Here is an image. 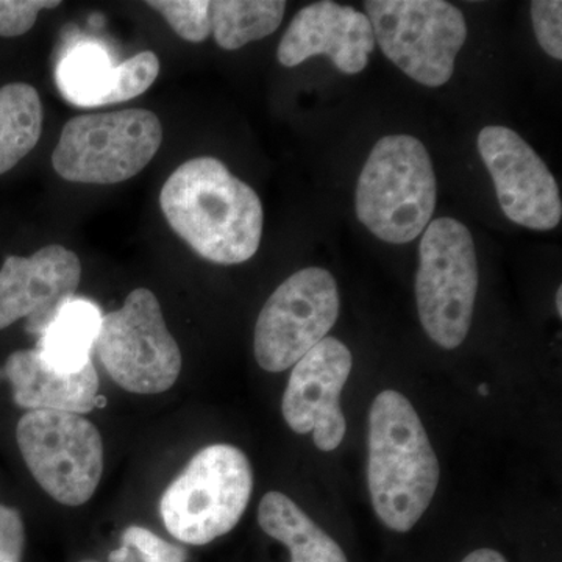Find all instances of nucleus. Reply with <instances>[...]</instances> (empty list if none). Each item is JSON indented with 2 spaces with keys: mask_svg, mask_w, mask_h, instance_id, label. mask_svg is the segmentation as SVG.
Here are the masks:
<instances>
[{
  "mask_svg": "<svg viewBox=\"0 0 562 562\" xmlns=\"http://www.w3.org/2000/svg\"><path fill=\"white\" fill-rule=\"evenodd\" d=\"M160 206L169 227L203 260L241 265L260 249V198L217 158L179 166L162 184Z\"/></svg>",
  "mask_w": 562,
  "mask_h": 562,
  "instance_id": "nucleus-1",
  "label": "nucleus"
},
{
  "mask_svg": "<svg viewBox=\"0 0 562 562\" xmlns=\"http://www.w3.org/2000/svg\"><path fill=\"white\" fill-rule=\"evenodd\" d=\"M441 465L413 403L386 390L369 412L368 486L384 527L408 532L430 508Z\"/></svg>",
  "mask_w": 562,
  "mask_h": 562,
  "instance_id": "nucleus-2",
  "label": "nucleus"
},
{
  "mask_svg": "<svg viewBox=\"0 0 562 562\" xmlns=\"http://www.w3.org/2000/svg\"><path fill=\"white\" fill-rule=\"evenodd\" d=\"M436 194L427 147L412 135H387L373 146L362 168L355 209L376 238L408 244L430 224Z\"/></svg>",
  "mask_w": 562,
  "mask_h": 562,
  "instance_id": "nucleus-3",
  "label": "nucleus"
},
{
  "mask_svg": "<svg viewBox=\"0 0 562 562\" xmlns=\"http://www.w3.org/2000/svg\"><path fill=\"white\" fill-rule=\"evenodd\" d=\"M254 491L249 458L231 443H213L188 462L162 494L166 530L188 546H206L239 524Z\"/></svg>",
  "mask_w": 562,
  "mask_h": 562,
  "instance_id": "nucleus-4",
  "label": "nucleus"
},
{
  "mask_svg": "<svg viewBox=\"0 0 562 562\" xmlns=\"http://www.w3.org/2000/svg\"><path fill=\"white\" fill-rule=\"evenodd\" d=\"M479 260L469 228L452 217L428 224L419 247L416 273L417 313L432 342L453 350L471 330Z\"/></svg>",
  "mask_w": 562,
  "mask_h": 562,
  "instance_id": "nucleus-5",
  "label": "nucleus"
},
{
  "mask_svg": "<svg viewBox=\"0 0 562 562\" xmlns=\"http://www.w3.org/2000/svg\"><path fill=\"white\" fill-rule=\"evenodd\" d=\"M161 144V122L149 110L85 114L66 122L52 166L72 183H122L138 176Z\"/></svg>",
  "mask_w": 562,
  "mask_h": 562,
  "instance_id": "nucleus-6",
  "label": "nucleus"
},
{
  "mask_svg": "<svg viewBox=\"0 0 562 562\" xmlns=\"http://www.w3.org/2000/svg\"><path fill=\"white\" fill-rule=\"evenodd\" d=\"M366 16L384 57L428 88L452 79L468 40L464 14L443 0H369Z\"/></svg>",
  "mask_w": 562,
  "mask_h": 562,
  "instance_id": "nucleus-7",
  "label": "nucleus"
},
{
  "mask_svg": "<svg viewBox=\"0 0 562 562\" xmlns=\"http://www.w3.org/2000/svg\"><path fill=\"white\" fill-rule=\"evenodd\" d=\"M94 349L113 382L133 394H161L179 380V344L157 295L146 288L132 291L120 310L102 317Z\"/></svg>",
  "mask_w": 562,
  "mask_h": 562,
  "instance_id": "nucleus-8",
  "label": "nucleus"
},
{
  "mask_svg": "<svg viewBox=\"0 0 562 562\" xmlns=\"http://www.w3.org/2000/svg\"><path fill=\"white\" fill-rule=\"evenodd\" d=\"M16 441L33 479L54 501L85 505L101 483L103 442L80 414L27 412L18 422Z\"/></svg>",
  "mask_w": 562,
  "mask_h": 562,
  "instance_id": "nucleus-9",
  "label": "nucleus"
},
{
  "mask_svg": "<svg viewBox=\"0 0 562 562\" xmlns=\"http://www.w3.org/2000/svg\"><path fill=\"white\" fill-rule=\"evenodd\" d=\"M341 310L330 272L306 268L283 281L262 306L255 325L254 350L265 371L292 368L335 327Z\"/></svg>",
  "mask_w": 562,
  "mask_h": 562,
  "instance_id": "nucleus-10",
  "label": "nucleus"
},
{
  "mask_svg": "<svg viewBox=\"0 0 562 562\" xmlns=\"http://www.w3.org/2000/svg\"><path fill=\"white\" fill-rule=\"evenodd\" d=\"M479 151L509 221L539 232L560 225V188L527 140L512 128L491 125L480 132Z\"/></svg>",
  "mask_w": 562,
  "mask_h": 562,
  "instance_id": "nucleus-11",
  "label": "nucleus"
},
{
  "mask_svg": "<svg viewBox=\"0 0 562 562\" xmlns=\"http://www.w3.org/2000/svg\"><path fill=\"white\" fill-rule=\"evenodd\" d=\"M353 357L346 344L327 336L292 366L281 401L288 427L297 435L313 432L321 452H333L344 441L347 422L341 394L349 380Z\"/></svg>",
  "mask_w": 562,
  "mask_h": 562,
  "instance_id": "nucleus-12",
  "label": "nucleus"
},
{
  "mask_svg": "<svg viewBox=\"0 0 562 562\" xmlns=\"http://www.w3.org/2000/svg\"><path fill=\"white\" fill-rule=\"evenodd\" d=\"M375 46L372 24L364 13L322 0L292 18L277 58L284 68H295L316 55H327L336 69L355 76L366 69Z\"/></svg>",
  "mask_w": 562,
  "mask_h": 562,
  "instance_id": "nucleus-13",
  "label": "nucleus"
},
{
  "mask_svg": "<svg viewBox=\"0 0 562 562\" xmlns=\"http://www.w3.org/2000/svg\"><path fill=\"white\" fill-rule=\"evenodd\" d=\"M81 279L77 254L50 244L32 257H9L0 269V330L32 317L46 327L63 303L76 295Z\"/></svg>",
  "mask_w": 562,
  "mask_h": 562,
  "instance_id": "nucleus-14",
  "label": "nucleus"
},
{
  "mask_svg": "<svg viewBox=\"0 0 562 562\" xmlns=\"http://www.w3.org/2000/svg\"><path fill=\"white\" fill-rule=\"evenodd\" d=\"M13 401L27 412L90 413L99 402V375L92 361L77 372L54 368L38 349L11 353L3 368Z\"/></svg>",
  "mask_w": 562,
  "mask_h": 562,
  "instance_id": "nucleus-15",
  "label": "nucleus"
},
{
  "mask_svg": "<svg viewBox=\"0 0 562 562\" xmlns=\"http://www.w3.org/2000/svg\"><path fill=\"white\" fill-rule=\"evenodd\" d=\"M258 524L266 535L288 547L291 562H349L341 546L281 492H268L261 498Z\"/></svg>",
  "mask_w": 562,
  "mask_h": 562,
  "instance_id": "nucleus-16",
  "label": "nucleus"
},
{
  "mask_svg": "<svg viewBox=\"0 0 562 562\" xmlns=\"http://www.w3.org/2000/svg\"><path fill=\"white\" fill-rule=\"evenodd\" d=\"M102 314L83 299H70L41 330L40 353L63 372H77L91 361Z\"/></svg>",
  "mask_w": 562,
  "mask_h": 562,
  "instance_id": "nucleus-17",
  "label": "nucleus"
},
{
  "mask_svg": "<svg viewBox=\"0 0 562 562\" xmlns=\"http://www.w3.org/2000/svg\"><path fill=\"white\" fill-rule=\"evenodd\" d=\"M43 132V103L29 83L0 88V176L27 157Z\"/></svg>",
  "mask_w": 562,
  "mask_h": 562,
  "instance_id": "nucleus-18",
  "label": "nucleus"
},
{
  "mask_svg": "<svg viewBox=\"0 0 562 562\" xmlns=\"http://www.w3.org/2000/svg\"><path fill=\"white\" fill-rule=\"evenodd\" d=\"M281 0H214L210 2L211 33L224 50H238L272 35L283 22Z\"/></svg>",
  "mask_w": 562,
  "mask_h": 562,
  "instance_id": "nucleus-19",
  "label": "nucleus"
},
{
  "mask_svg": "<svg viewBox=\"0 0 562 562\" xmlns=\"http://www.w3.org/2000/svg\"><path fill=\"white\" fill-rule=\"evenodd\" d=\"M117 66L99 44L83 43L63 57L57 69V85L63 98L72 105H109L116 81Z\"/></svg>",
  "mask_w": 562,
  "mask_h": 562,
  "instance_id": "nucleus-20",
  "label": "nucleus"
},
{
  "mask_svg": "<svg viewBox=\"0 0 562 562\" xmlns=\"http://www.w3.org/2000/svg\"><path fill=\"white\" fill-rule=\"evenodd\" d=\"M183 547L165 541L147 528L132 525L122 532L120 549L110 553L109 562H184Z\"/></svg>",
  "mask_w": 562,
  "mask_h": 562,
  "instance_id": "nucleus-21",
  "label": "nucleus"
},
{
  "mask_svg": "<svg viewBox=\"0 0 562 562\" xmlns=\"http://www.w3.org/2000/svg\"><path fill=\"white\" fill-rule=\"evenodd\" d=\"M147 5L188 43H203L211 35L210 2L205 0H154Z\"/></svg>",
  "mask_w": 562,
  "mask_h": 562,
  "instance_id": "nucleus-22",
  "label": "nucleus"
},
{
  "mask_svg": "<svg viewBox=\"0 0 562 562\" xmlns=\"http://www.w3.org/2000/svg\"><path fill=\"white\" fill-rule=\"evenodd\" d=\"M160 74V60L154 52H140L117 65L116 81L109 98V105L132 101L149 90Z\"/></svg>",
  "mask_w": 562,
  "mask_h": 562,
  "instance_id": "nucleus-23",
  "label": "nucleus"
},
{
  "mask_svg": "<svg viewBox=\"0 0 562 562\" xmlns=\"http://www.w3.org/2000/svg\"><path fill=\"white\" fill-rule=\"evenodd\" d=\"M531 21L542 50L550 57L562 60V2L535 0L531 3Z\"/></svg>",
  "mask_w": 562,
  "mask_h": 562,
  "instance_id": "nucleus-24",
  "label": "nucleus"
},
{
  "mask_svg": "<svg viewBox=\"0 0 562 562\" xmlns=\"http://www.w3.org/2000/svg\"><path fill=\"white\" fill-rule=\"evenodd\" d=\"M60 5L57 0H0V36L14 38L32 31L43 10Z\"/></svg>",
  "mask_w": 562,
  "mask_h": 562,
  "instance_id": "nucleus-25",
  "label": "nucleus"
},
{
  "mask_svg": "<svg viewBox=\"0 0 562 562\" xmlns=\"http://www.w3.org/2000/svg\"><path fill=\"white\" fill-rule=\"evenodd\" d=\"M25 552V527L21 513L0 503V562H22Z\"/></svg>",
  "mask_w": 562,
  "mask_h": 562,
  "instance_id": "nucleus-26",
  "label": "nucleus"
},
{
  "mask_svg": "<svg viewBox=\"0 0 562 562\" xmlns=\"http://www.w3.org/2000/svg\"><path fill=\"white\" fill-rule=\"evenodd\" d=\"M461 562H508L501 552L494 549H479L469 553Z\"/></svg>",
  "mask_w": 562,
  "mask_h": 562,
  "instance_id": "nucleus-27",
  "label": "nucleus"
},
{
  "mask_svg": "<svg viewBox=\"0 0 562 562\" xmlns=\"http://www.w3.org/2000/svg\"><path fill=\"white\" fill-rule=\"evenodd\" d=\"M557 308H558V314H560V316H562V288H558V292H557Z\"/></svg>",
  "mask_w": 562,
  "mask_h": 562,
  "instance_id": "nucleus-28",
  "label": "nucleus"
},
{
  "mask_svg": "<svg viewBox=\"0 0 562 562\" xmlns=\"http://www.w3.org/2000/svg\"><path fill=\"white\" fill-rule=\"evenodd\" d=\"M87 562H91V561H87Z\"/></svg>",
  "mask_w": 562,
  "mask_h": 562,
  "instance_id": "nucleus-29",
  "label": "nucleus"
}]
</instances>
